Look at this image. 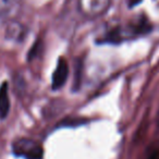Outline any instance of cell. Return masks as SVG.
Masks as SVG:
<instances>
[{
    "label": "cell",
    "mask_w": 159,
    "mask_h": 159,
    "mask_svg": "<svg viewBox=\"0 0 159 159\" xmlns=\"http://www.w3.org/2000/svg\"><path fill=\"white\" fill-rule=\"evenodd\" d=\"M150 26L144 19L139 20L132 24L118 25L107 32L105 35L104 42L106 43H120L126 39H132L136 36L145 34L149 31Z\"/></svg>",
    "instance_id": "6da1fadb"
},
{
    "label": "cell",
    "mask_w": 159,
    "mask_h": 159,
    "mask_svg": "<svg viewBox=\"0 0 159 159\" xmlns=\"http://www.w3.org/2000/svg\"><path fill=\"white\" fill-rule=\"evenodd\" d=\"M13 152L24 159H43L44 149L37 142L30 139H20L13 143Z\"/></svg>",
    "instance_id": "7a4b0ae2"
},
{
    "label": "cell",
    "mask_w": 159,
    "mask_h": 159,
    "mask_svg": "<svg viewBox=\"0 0 159 159\" xmlns=\"http://www.w3.org/2000/svg\"><path fill=\"white\" fill-rule=\"evenodd\" d=\"M110 0H79V9L84 16L96 19L109 10Z\"/></svg>",
    "instance_id": "3957f363"
},
{
    "label": "cell",
    "mask_w": 159,
    "mask_h": 159,
    "mask_svg": "<svg viewBox=\"0 0 159 159\" xmlns=\"http://www.w3.org/2000/svg\"><path fill=\"white\" fill-rule=\"evenodd\" d=\"M69 76V66L66 59L60 58L56 66V70L51 79V86L53 89H59L66 84Z\"/></svg>",
    "instance_id": "277c9868"
},
{
    "label": "cell",
    "mask_w": 159,
    "mask_h": 159,
    "mask_svg": "<svg viewBox=\"0 0 159 159\" xmlns=\"http://www.w3.org/2000/svg\"><path fill=\"white\" fill-rule=\"evenodd\" d=\"M10 110V98L8 84L2 83L0 86V120H3L8 116Z\"/></svg>",
    "instance_id": "5b68a950"
}]
</instances>
